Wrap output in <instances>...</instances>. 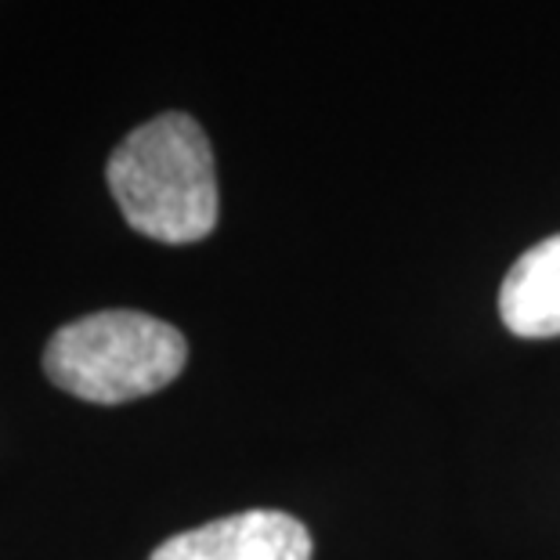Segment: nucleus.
I'll return each instance as SVG.
<instances>
[{"instance_id":"1","label":"nucleus","mask_w":560,"mask_h":560,"mask_svg":"<svg viewBox=\"0 0 560 560\" xmlns=\"http://www.w3.org/2000/svg\"><path fill=\"white\" fill-rule=\"evenodd\" d=\"M105 182L124 221L166 246L199 243L218 229V171L202 127L163 113L116 145Z\"/></svg>"},{"instance_id":"2","label":"nucleus","mask_w":560,"mask_h":560,"mask_svg":"<svg viewBox=\"0 0 560 560\" xmlns=\"http://www.w3.org/2000/svg\"><path fill=\"white\" fill-rule=\"evenodd\" d=\"M188 343L171 322L141 312H98L69 322L47 340L44 373L66 395L124 405L156 395L182 376Z\"/></svg>"},{"instance_id":"3","label":"nucleus","mask_w":560,"mask_h":560,"mask_svg":"<svg viewBox=\"0 0 560 560\" xmlns=\"http://www.w3.org/2000/svg\"><path fill=\"white\" fill-rule=\"evenodd\" d=\"M149 560H312V535L282 510H243L174 535Z\"/></svg>"},{"instance_id":"4","label":"nucleus","mask_w":560,"mask_h":560,"mask_svg":"<svg viewBox=\"0 0 560 560\" xmlns=\"http://www.w3.org/2000/svg\"><path fill=\"white\" fill-rule=\"evenodd\" d=\"M499 318L524 340L560 337V235L535 243L499 285Z\"/></svg>"}]
</instances>
